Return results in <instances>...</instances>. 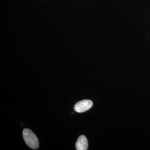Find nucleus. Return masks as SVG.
<instances>
[{
  "instance_id": "nucleus-3",
  "label": "nucleus",
  "mask_w": 150,
  "mask_h": 150,
  "mask_svg": "<svg viewBox=\"0 0 150 150\" xmlns=\"http://www.w3.org/2000/svg\"><path fill=\"white\" fill-rule=\"evenodd\" d=\"M76 147L77 150H86L88 147L87 139L85 136L81 135L78 138L76 143Z\"/></svg>"
},
{
  "instance_id": "nucleus-1",
  "label": "nucleus",
  "mask_w": 150,
  "mask_h": 150,
  "mask_svg": "<svg viewBox=\"0 0 150 150\" xmlns=\"http://www.w3.org/2000/svg\"><path fill=\"white\" fill-rule=\"evenodd\" d=\"M23 136L26 144L31 149H37L39 147V142L37 137L28 129H23Z\"/></svg>"
},
{
  "instance_id": "nucleus-2",
  "label": "nucleus",
  "mask_w": 150,
  "mask_h": 150,
  "mask_svg": "<svg viewBox=\"0 0 150 150\" xmlns=\"http://www.w3.org/2000/svg\"><path fill=\"white\" fill-rule=\"evenodd\" d=\"M93 102L90 100H83L77 103L75 105L74 109L75 111L78 112H85L91 108Z\"/></svg>"
}]
</instances>
